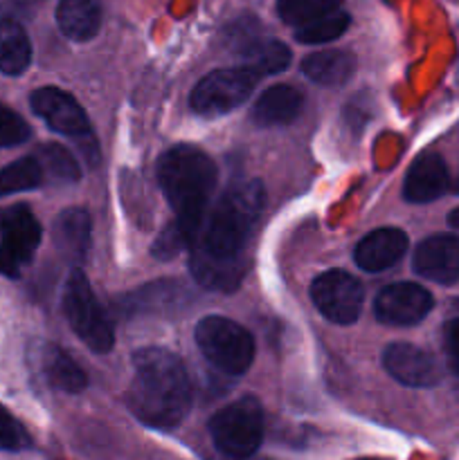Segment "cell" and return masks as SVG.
Returning <instances> with one entry per match:
<instances>
[{"label": "cell", "instance_id": "1", "mask_svg": "<svg viewBox=\"0 0 459 460\" xmlns=\"http://www.w3.org/2000/svg\"><path fill=\"white\" fill-rule=\"evenodd\" d=\"M259 180H243L212 205L192 247V274L207 290L230 292L246 274V245L264 211Z\"/></svg>", "mask_w": 459, "mask_h": 460}, {"label": "cell", "instance_id": "2", "mask_svg": "<svg viewBox=\"0 0 459 460\" xmlns=\"http://www.w3.org/2000/svg\"><path fill=\"white\" fill-rule=\"evenodd\" d=\"M126 407L142 425L174 429L192 407V385L183 359L160 346L133 355V380L126 389Z\"/></svg>", "mask_w": 459, "mask_h": 460}, {"label": "cell", "instance_id": "3", "mask_svg": "<svg viewBox=\"0 0 459 460\" xmlns=\"http://www.w3.org/2000/svg\"><path fill=\"white\" fill-rule=\"evenodd\" d=\"M158 184L174 209V223L194 243L207 211L216 184V166L201 148L180 144L158 160Z\"/></svg>", "mask_w": 459, "mask_h": 460}, {"label": "cell", "instance_id": "4", "mask_svg": "<svg viewBox=\"0 0 459 460\" xmlns=\"http://www.w3.org/2000/svg\"><path fill=\"white\" fill-rule=\"evenodd\" d=\"M210 436L214 447L230 460L255 456L264 440V407L259 400L246 395L210 418Z\"/></svg>", "mask_w": 459, "mask_h": 460}, {"label": "cell", "instance_id": "5", "mask_svg": "<svg viewBox=\"0 0 459 460\" xmlns=\"http://www.w3.org/2000/svg\"><path fill=\"white\" fill-rule=\"evenodd\" d=\"M196 344L202 358L223 376L238 377L252 367L255 359V340L250 332L228 317H202L198 322Z\"/></svg>", "mask_w": 459, "mask_h": 460}, {"label": "cell", "instance_id": "6", "mask_svg": "<svg viewBox=\"0 0 459 460\" xmlns=\"http://www.w3.org/2000/svg\"><path fill=\"white\" fill-rule=\"evenodd\" d=\"M63 313L75 335L93 353H108L115 344V332L108 314L94 296L88 279L79 268L72 270L63 286Z\"/></svg>", "mask_w": 459, "mask_h": 460}, {"label": "cell", "instance_id": "7", "mask_svg": "<svg viewBox=\"0 0 459 460\" xmlns=\"http://www.w3.org/2000/svg\"><path fill=\"white\" fill-rule=\"evenodd\" d=\"M256 81H259V76H255L243 66L210 72L192 90V97H189L192 111L198 117H207V119L228 115L250 97Z\"/></svg>", "mask_w": 459, "mask_h": 460}, {"label": "cell", "instance_id": "8", "mask_svg": "<svg viewBox=\"0 0 459 460\" xmlns=\"http://www.w3.org/2000/svg\"><path fill=\"white\" fill-rule=\"evenodd\" d=\"M40 243V225L27 205L0 211V274L21 277Z\"/></svg>", "mask_w": 459, "mask_h": 460}, {"label": "cell", "instance_id": "9", "mask_svg": "<svg viewBox=\"0 0 459 460\" xmlns=\"http://www.w3.org/2000/svg\"><path fill=\"white\" fill-rule=\"evenodd\" d=\"M310 299L328 322L349 326L360 317L364 290L358 279L351 274L342 272V270H328L313 281Z\"/></svg>", "mask_w": 459, "mask_h": 460}, {"label": "cell", "instance_id": "10", "mask_svg": "<svg viewBox=\"0 0 459 460\" xmlns=\"http://www.w3.org/2000/svg\"><path fill=\"white\" fill-rule=\"evenodd\" d=\"M30 103L36 117H40L54 133L79 139L81 146H84V139L90 137L88 115L76 103V99L72 94L63 93L61 88L45 85V88L34 90Z\"/></svg>", "mask_w": 459, "mask_h": 460}, {"label": "cell", "instance_id": "11", "mask_svg": "<svg viewBox=\"0 0 459 460\" xmlns=\"http://www.w3.org/2000/svg\"><path fill=\"white\" fill-rule=\"evenodd\" d=\"M432 305L435 299L426 288L418 283L399 281L378 292L374 313L385 326H414L430 313Z\"/></svg>", "mask_w": 459, "mask_h": 460}, {"label": "cell", "instance_id": "12", "mask_svg": "<svg viewBox=\"0 0 459 460\" xmlns=\"http://www.w3.org/2000/svg\"><path fill=\"white\" fill-rule=\"evenodd\" d=\"M414 272L428 281L453 286L459 281V236L439 234L418 243L414 250Z\"/></svg>", "mask_w": 459, "mask_h": 460}, {"label": "cell", "instance_id": "13", "mask_svg": "<svg viewBox=\"0 0 459 460\" xmlns=\"http://www.w3.org/2000/svg\"><path fill=\"white\" fill-rule=\"evenodd\" d=\"M382 367L396 382L414 389H428L441 380L435 358L412 344H390L382 353Z\"/></svg>", "mask_w": 459, "mask_h": 460}, {"label": "cell", "instance_id": "14", "mask_svg": "<svg viewBox=\"0 0 459 460\" xmlns=\"http://www.w3.org/2000/svg\"><path fill=\"white\" fill-rule=\"evenodd\" d=\"M408 252V236L399 227H381L363 238L354 250V261L364 272H385Z\"/></svg>", "mask_w": 459, "mask_h": 460}, {"label": "cell", "instance_id": "15", "mask_svg": "<svg viewBox=\"0 0 459 460\" xmlns=\"http://www.w3.org/2000/svg\"><path fill=\"white\" fill-rule=\"evenodd\" d=\"M448 166L436 153H423L410 166L403 182V198L414 205L436 200L448 189Z\"/></svg>", "mask_w": 459, "mask_h": 460}, {"label": "cell", "instance_id": "16", "mask_svg": "<svg viewBox=\"0 0 459 460\" xmlns=\"http://www.w3.org/2000/svg\"><path fill=\"white\" fill-rule=\"evenodd\" d=\"M36 364L45 382L61 394L76 395L88 386V377L81 371L79 364L58 346L40 344L36 350Z\"/></svg>", "mask_w": 459, "mask_h": 460}, {"label": "cell", "instance_id": "17", "mask_svg": "<svg viewBox=\"0 0 459 460\" xmlns=\"http://www.w3.org/2000/svg\"><path fill=\"white\" fill-rule=\"evenodd\" d=\"M302 103H304L302 93L297 88H292V85H270L256 99L255 108H252V121L256 126H264V128H268V126L291 124L302 112Z\"/></svg>", "mask_w": 459, "mask_h": 460}, {"label": "cell", "instance_id": "18", "mask_svg": "<svg viewBox=\"0 0 459 460\" xmlns=\"http://www.w3.org/2000/svg\"><path fill=\"white\" fill-rule=\"evenodd\" d=\"M58 30L76 43L94 39L102 27L99 0H61L57 7Z\"/></svg>", "mask_w": 459, "mask_h": 460}, {"label": "cell", "instance_id": "19", "mask_svg": "<svg viewBox=\"0 0 459 460\" xmlns=\"http://www.w3.org/2000/svg\"><path fill=\"white\" fill-rule=\"evenodd\" d=\"M54 243L58 252L70 261L79 263L90 250V216L81 207H72L58 214L54 223Z\"/></svg>", "mask_w": 459, "mask_h": 460}, {"label": "cell", "instance_id": "20", "mask_svg": "<svg viewBox=\"0 0 459 460\" xmlns=\"http://www.w3.org/2000/svg\"><path fill=\"white\" fill-rule=\"evenodd\" d=\"M302 72L309 76L313 84L320 85H342L354 76L356 58L354 54L345 49H327V52H315L302 61Z\"/></svg>", "mask_w": 459, "mask_h": 460}, {"label": "cell", "instance_id": "21", "mask_svg": "<svg viewBox=\"0 0 459 460\" xmlns=\"http://www.w3.org/2000/svg\"><path fill=\"white\" fill-rule=\"evenodd\" d=\"M32 61V43L25 30L12 18H0V72L22 75Z\"/></svg>", "mask_w": 459, "mask_h": 460}, {"label": "cell", "instance_id": "22", "mask_svg": "<svg viewBox=\"0 0 459 460\" xmlns=\"http://www.w3.org/2000/svg\"><path fill=\"white\" fill-rule=\"evenodd\" d=\"M243 67L250 70L255 76H266V75H277V72L286 70L288 63H291V49L286 48L279 40H264L252 45L250 49L241 54Z\"/></svg>", "mask_w": 459, "mask_h": 460}, {"label": "cell", "instance_id": "23", "mask_svg": "<svg viewBox=\"0 0 459 460\" xmlns=\"http://www.w3.org/2000/svg\"><path fill=\"white\" fill-rule=\"evenodd\" d=\"M45 182V171L39 157H21L0 171V198L32 191Z\"/></svg>", "mask_w": 459, "mask_h": 460}, {"label": "cell", "instance_id": "24", "mask_svg": "<svg viewBox=\"0 0 459 460\" xmlns=\"http://www.w3.org/2000/svg\"><path fill=\"white\" fill-rule=\"evenodd\" d=\"M349 13L336 12L331 13H324V16L315 18V21L306 22V25L297 27L295 30V39L300 43L306 45H320V43H328V40H336L338 36H342L349 27Z\"/></svg>", "mask_w": 459, "mask_h": 460}, {"label": "cell", "instance_id": "25", "mask_svg": "<svg viewBox=\"0 0 459 460\" xmlns=\"http://www.w3.org/2000/svg\"><path fill=\"white\" fill-rule=\"evenodd\" d=\"M39 162L45 173L50 175V180L57 184H72L81 175L75 157L68 153V148L58 146V144H45V146H40Z\"/></svg>", "mask_w": 459, "mask_h": 460}, {"label": "cell", "instance_id": "26", "mask_svg": "<svg viewBox=\"0 0 459 460\" xmlns=\"http://www.w3.org/2000/svg\"><path fill=\"white\" fill-rule=\"evenodd\" d=\"M342 0H279L277 12L286 25L302 27L324 13L336 12Z\"/></svg>", "mask_w": 459, "mask_h": 460}, {"label": "cell", "instance_id": "27", "mask_svg": "<svg viewBox=\"0 0 459 460\" xmlns=\"http://www.w3.org/2000/svg\"><path fill=\"white\" fill-rule=\"evenodd\" d=\"M30 445L25 427L0 404V452H22Z\"/></svg>", "mask_w": 459, "mask_h": 460}, {"label": "cell", "instance_id": "28", "mask_svg": "<svg viewBox=\"0 0 459 460\" xmlns=\"http://www.w3.org/2000/svg\"><path fill=\"white\" fill-rule=\"evenodd\" d=\"M32 130L27 126V121L22 119L18 112H14L12 108L3 106L0 103V146H18V144H25L30 139Z\"/></svg>", "mask_w": 459, "mask_h": 460}, {"label": "cell", "instance_id": "29", "mask_svg": "<svg viewBox=\"0 0 459 460\" xmlns=\"http://www.w3.org/2000/svg\"><path fill=\"white\" fill-rule=\"evenodd\" d=\"M189 245H192V241H189L187 234L171 220V223L162 229L160 236L156 238V243H153L151 254L160 261H169Z\"/></svg>", "mask_w": 459, "mask_h": 460}, {"label": "cell", "instance_id": "30", "mask_svg": "<svg viewBox=\"0 0 459 460\" xmlns=\"http://www.w3.org/2000/svg\"><path fill=\"white\" fill-rule=\"evenodd\" d=\"M259 31H261V27H259V21H256V18L243 16L228 27V40H230V45H232L234 52L243 54L246 49H250L252 45L259 43L261 40Z\"/></svg>", "mask_w": 459, "mask_h": 460}, {"label": "cell", "instance_id": "31", "mask_svg": "<svg viewBox=\"0 0 459 460\" xmlns=\"http://www.w3.org/2000/svg\"><path fill=\"white\" fill-rule=\"evenodd\" d=\"M444 349L450 373L459 377V319H450L444 326Z\"/></svg>", "mask_w": 459, "mask_h": 460}, {"label": "cell", "instance_id": "32", "mask_svg": "<svg viewBox=\"0 0 459 460\" xmlns=\"http://www.w3.org/2000/svg\"><path fill=\"white\" fill-rule=\"evenodd\" d=\"M448 225H450V227H453V229H459V207H457V209L450 211Z\"/></svg>", "mask_w": 459, "mask_h": 460}, {"label": "cell", "instance_id": "33", "mask_svg": "<svg viewBox=\"0 0 459 460\" xmlns=\"http://www.w3.org/2000/svg\"><path fill=\"white\" fill-rule=\"evenodd\" d=\"M453 189H454V193H459V175H457V178H454V182H453Z\"/></svg>", "mask_w": 459, "mask_h": 460}, {"label": "cell", "instance_id": "34", "mask_svg": "<svg viewBox=\"0 0 459 460\" xmlns=\"http://www.w3.org/2000/svg\"><path fill=\"white\" fill-rule=\"evenodd\" d=\"M358 460H376V458H358Z\"/></svg>", "mask_w": 459, "mask_h": 460}, {"label": "cell", "instance_id": "35", "mask_svg": "<svg viewBox=\"0 0 459 460\" xmlns=\"http://www.w3.org/2000/svg\"><path fill=\"white\" fill-rule=\"evenodd\" d=\"M454 305H457V308H459V299H457V301H454Z\"/></svg>", "mask_w": 459, "mask_h": 460}]
</instances>
